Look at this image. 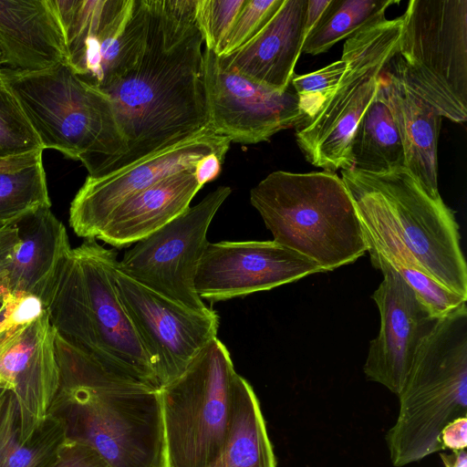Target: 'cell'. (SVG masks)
Listing matches in <instances>:
<instances>
[{"label": "cell", "mask_w": 467, "mask_h": 467, "mask_svg": "<svg viewBox=\"0 0 467 467\" xmlns=\"http://www.w3.org/2000/svg\"><path fill=\"white\" fill-rule=\"evenodd\" d=\"M196 1L145 0L146 29L138 55L103 90L128 148L111 171L208 128Z\"/></svg>", "instance_id": "6da1fadb"}, {"label": "cell", "mask_w": 467, "mask_h": 467, "mask_svg": "<svg viewBox=\"0 0 467 467\" xmlns=\"http://www.w3.org/2000/svg\"><path fill=\"white\" fill-rule=\"evenodd\" d=\"M55 354L58 387L47 414L66 440L111 467H167L161 389L113 374L57 334Z\"/></svg>", "instance_id": "7a4b0ae2"}, {"label": "cell", "mask_w": 467, "mask_h": 467, "mask_svg": "<svg viewBox=\"0 0 467 467\" xmlns=\"http://www.w3.org/2000/svg\"><path fill=\"white\" fill-rule=\"evenodd\" d=\"M117 253L86 238L71 248L44 304L55 332L113 374L161 389L117 293Z\"/></svg>", "instance_id": "3957f363"}, {"label": "cell", "mask_w": 467, "mask_h": 467, "mask_svg": "<svg viewBox=\"0 0 467 467\" xmlns=\"http://www.w3.org/2000/svg\"><path fill=\"white\" fill-rule=\"evenodd\" d=\"M250 202L274 242L316 262L323 272L368 252L353 201L334 171H273L252 188Z\"/></svg>", "instance_id": "277c9868"}, {"label": "cell", "mask_w": 467, "mask_h": 467, "mask_svg": "<svg viewBox=\"0 0 467 467\" xmlns=\"http://www.w3.org/2000/svg\"><path fill=\"white\" fill-rule=\"evenodd\" d=\"M43 149L81 161L88 176L110 172L128 151L112 102L67 63L37 72L0 68Z\"/></svg>", "instance_id": "5b68a950"}, {"label": "cell", "mask_w": 467, "mask_h": 467, "mask_svg": "<svg viewBox=\"0 0 467 467\" xmlns=\"http://www.w3.org/2000/svg\"><path fill=\"white\" fill-rule=\"evenodd\" d=\"M361 225L406 248L419 268L467 298V267L454 212L429 195L406 169L368 173L341 171Z\"/></svg>", "instance_id": "8992f818"}, {"label": "cell", "mask_w": 467, "mask_h": 467, "mask_svg": "<svg viewBox=\"0 0 467 467\" xmlns=\"http://www.w3.org/2000/svg\"><path fill=\"white\" fill-rule=\"evenodd\" d=\"M385 440L394 467L442 451L441 432L467 416V306L440 318L420 343Z\"/></svg>", "instance_id": "52a82bcc"}, {"label": "cell", "mask_w": 467, "mask_h": 467, "mask_svg": "<svg viewBox=\"0 0 467 467\" xmlns=\"http://www.w3.org/2000/svg\"><path fill=\"white\" fill-rule=\"evenodd\" d=\"M398 50L387 64L441 118L467 119V0H410Z\"/></svg>", "instance_id": "ba28073f"}, {"label": "cell", "mask_w": 467, "mask_h": 467, "mask_svg": "<svg viewBox=\"0 0 467 467\" xmlns=\"http://www.w3.org/2000/svg\"><path fill=\"white\" fill-rule=\"evenodd\" d=\"M217 337L161 389L167 467H216L224 453L238 377Z\"/></svg>", "instance_id": "9c48e42d"}, {"label": "cell", "mask_w": 467, "mask_h": 467, "mask_svg": "<svg viewBox=\"0 0 467 467\" xmlns=\"http://www.w3.org/2000/svg\"><path fill=\"white\" fill-rule=\"evenodd\" d=\"M401 24V16L386 18L347 38L341 56L347 67L334 94L310 119L295 128L296 144L310 164L334 172L351 170V136L398 50Z\"/></svg>", "instance_id": "30bf717a"}, {"label": "cell", "mask_w": 467, "mask_h": 467, "mask_svg": "<svg viewBox=\"0 0 467 467\" xmlns=\"http://www.w3.org/2000/svg\"><path fill=\"white\" fill-rule=\"evenodd\" d=\"M64 34L67 64L103 91L134 62L146 29L145 0H50Z\"/></svg>", "instance_id": "8fae6325"}, {"label": "cell", "mask_w": 467, "mask_h": 467, "mask_svg": "<svg viewBox=\"0 0 467 467\" xmlns=\"http://www.w3.org/2000/svg\"><path fill=\"white\" fill-rule=\"evenodd\" d=\"M231 192L229 186H218L200 202L135 243L118 262V269L184 307L197 312L211 310L198 296L194 281L209 244V226Z\"/></svg>", "instance_id": "7c38bea8"}, {"label": "cell", "mask_w": 467, "mask_h": 467, "mask_svg": "<svg viewBox=\"0 0 467 467\" xmlns=\"http://www.w3.org/2000/svg\"><path fill=\"white\" fill-rule=\"evenodd\" d=\"M119 300L150 358L161 389L180 377L193 358L217 337L219 317L184 307L118 269Z\"/></svg>", "instance_id": "4fadbf2b"}, {"label": "cell", "mask_w": 467, "mask_h": 467, "mask_svg": "<svg viewBox=\"0 0 467 467\" xmlns=\"http://www.w3.org/2000/svg\"><path fill=\"white\" fill-rule=\"evenodd\" d=\"M231 140L207 128L175 145L99 177L88 176L69 208V225L80 237L96 239L112 212L160 180L193 169L202 157H225Z\"/></svg>", "instance_id": "5bb4252c"}, {"label": "cell", "mask_w": 467, "mask_h": 467, "mask_svg": "<svg viewBox=\"0 0 467 467\" xmlns=\"http://www.w3.org/2000/svg\"><path fill=\"white\" fill-rule=\"evenodd\" d=\"M208 128L231 142L255 144L303 119L299 100L290 86L278 91L223 70L217 56L204 48Z\"/></svg>", "instance_id": "9a60e30c"}, {"label": "cell", "mask_w": 467, "mask_h": 467, "mask_svg": "<svg viewBox=\"0 0 467 467\" xmlns=\"http://www.w3.org/2000/svg\"><path fill=\"white\" fill-rule=\"evenodd\" d=\"M314 261L274 241L209 243L194 285L202 300L223 301L322 273Z\"/></svg>", "instance_id": "2e32d148"}, {"label": "cell", "mask_w": 467, "mask_h": 467, "mask_svg": "<svg viewBox=\"0 0 467 467\" xmlns=\"http://www.w3.org/2000/svg\"><path fill=\"white\" fill-rule=\"evenodd\" d=\"M368 253L383 280L371 296L380 314V328L369 343L363 371L368 380L398 396L420 343L438 319L379 253Z\"/></svg>", "instance_id": "e0dca14e"}, {"label": "cell", "mask_w": 467, "mask_h": 467, "mask_svg": "<svg viewBox=\"0 0 467 467\" xmlns=\"http://www.w3.org/2000/svg\"><path fill=\"white\" fill-rule=\"evenodd\" d=\"M55 334L46 310L0 346V377L16 400L23 439L47 417L58 387Z\"/></svg>", "instance_id": "ac0fdd59"}, {"label": "cell", "mask_w": 467, "mask_h": 467, "mask_svg": "<svg viewBox=\"0 0 467 467\" xmlns=\"http://www.w3.org/2000/svg\"><path fill=\"white\" fill-rule=\"evenodd\" d=\"M307 0H284L265 26L235 51L217 57L220 67L270 88L291 86L306 36Z\"/></svg>", "instance_id": "d6986e66"}, {"label": "cell", "mask_w": 467, "mask_h": 467, "mask_svg": "<svg viewBox=\"0 0 467 467\" xmlns=\"http://www.w3.org/2000/svg\"><path fill=\"white\" fill-rule=\"evenodd\" d=\"M2 67L37 72L67 63L66 44L50 0H0Z\"/></svg>", "instance_id": "ffe728a7"}, {"label": "cell", "mask_w": 467, "mask_h": 467, "mask_svg": "<svg viewBox=\"0 0 467 467\" xmlns=\"http://www.w3.org/2000/svg\"><path fill=\"white\" fill-rule=\"evenodd\" d=\"M50 208L40 207L15 225L19 244L2 281L11 294L33 295L44 301L71 250L66 228Z\"/></svg>", "instance_id": "44dd1931"}, {"label": "cell", "mask_w": 467, "mask_h": 467, "mask_svg": "<svg viewBox=\"0 0 467 467\" xmlns=\"http://www.w3.org/2000/svg\"><path fill=\"white\" fill-rule=\"evenodd\" d=\"M202 188L193 169L167 176L117 207L96 239L116 248L135 244L188 209Z\"/></svg>", "instance_id": "7402d4cb"}, {"label": "cell", "mask_w": 467, "mask_h": 467, "mask_svg": "<svg viewBox=\"0 0 467 467\" xmlns=\"http://www.w3.org/2000/svg\"><path fill=\"white\" fill-rule=\"evenodd\" d=\"M379 83L398 129L405 168L433 198L438 185V142L441 117L385 68Z\"/></svg>", "instance_id": "603a6c76"}, {"label": "cell", "mask_w": 467, "mask_h": 467, "mask_svg": "<svg viewBox=\"0 0 467 467\" xmlns=\"http://www.w3.org/2000/svg\"><path fill=\"white\" fill-rule=\"evenodd\" d=\"M349 155V171L385 173L405 168L403 145L379 82L353 131Z\"/></svg>", "instance_id": "cb8c5ba5"}, {"label": "cell", "mask_w": 467, "mask_h": 467, "mask_svg": "<svg viewBox=\"0 0 467 467\" xmlns=\"http://www.w3.org/2000/svg\"><path fill=\"white\" fill-rule=\"evenodd\" d=\"M66 441L61 422L49 414L23 439L16 400L6 393L0 405V467H49Z\"/></svg>", "instance_id": "d4e9b609"}, {"label": "cell", "mask_w": 467, "mask_h": 467, "mask_svg": "<svg viewBox=\"0 0 467 467\" xmlns=\"http://www.w3.org/2000/svg\"><path fill=\"white\" fill-rule=\"evenodd\" d=\"M398 0H330L318 22L305 38L302 54L328 51L359 29L386 19V11Z\"/></svg>", "instance_id": "484cf974"}, {"label": "cell", "mask_w": 467, "mask_h": 467, "mask_svg": "<svg viewBox=\"0 0 467 467\" xmlns=\"http://www.w3.org/2000/svg\"><path fill=\"white\" fill-rule=\"evenodd\" d=\"M43 206L51 207L43 161L0 172V232Z\"/></svg>", "instance_id": "4316f807"}, {"label": "cell", "mask_w": 467, "mask_h": 467, "mask_svg": "<svg viewBox=\"0 0 467 467\" xmlns=\"http://www.w3.org/2000/svg\"><path fill=\"white\" fill-rule=\"evenodd\" d=\"M44 150L17 99L0 74V159Z\"/></svg>", "instance_id": "83f0119b"}, {"label": "cell", "mask_w": 467, "mask_h": 467, "mask_svg": "<svg viewBox=\"0 0 467 467\" xmlns=\"http://www.w3.org/2000/svg\"><path fill=\"white\" fill-rule=\"evenodd\" d=\"M346 67V62L340 58L317 71L293 77L291 87L303 113L297 125L310 119L334 94Z\"/></svg>", "instance_id": "f1b7e54d"}, {"label": "cell", "mask_w": 467, "mask_h": 467, "mask_svg": "<svg viewBox=\"0 0 467 467\" xmlns=\"http://www.w3.org/2000/svg\"><path fill=\"white\" fill-rule=\"evenodd\" d=\"M389 264L400 274L420 302L435 318L440 319L466 304V297L436 282L421 270Z\"/></svg>", "instance_id": "f546056e"}, {"label": "cell", "mask_w": 467, "mask_h": 467, "mask_svg": "<svg viewBox=\"0 0 467 467\" xmlns=\"http://www.w3.org/2000/svg\"><path fill=\"white\" fill-rule=\"evenodd\" d=\"M284 0H244L217 57L230 54L251 40L269 21Z\"/></svg>", "instance_id": "4dcf8cb0"}, {"label": "cell", "mask_w": 467, "mask_h": 467, "mask_svg": "<svg viewBox=\"0 0 467 467\" xmlns=\"http://www.w3.org/2000/svg\"><path fill=\"white\" fill-rule=\"evenodd\" d=\"M244 0H197L195 16L205 47L217 54Z\"/></svg>", "instance_id": "1f68e13d"}, {"label": "cell", "mask_w": 467, "mask_h": 467, "mask_svg": "<svg viewBox=\"0 0 467 467\" xmlns=\"http://www.w3.org/2000/svg\"><path fill=\"white\" fill-rule=\"evenodd\" d=\"M49 467H111L99 451L86 444L67 441Z\"/></svg>", "instance_id": "d6a6232c"}, {"label": "cell", "mask_w": 467, "mask_h": 467, "mask_svg": "<svg viewBox=\"0 0 467 467\" xmlns=\"http://www.w3.org/2000/svg\"><path fill=\"white\" fill-rule=\"evenodd\" d=\"M442 450L451 451L465 450L467 446V416L448 423L441 432Z\"/></svg>", "instance_id": "836d02e7"}, {"label": "cell", "mask_w": 467, "mask_h": 467, "mask_svg": "<svg viewBox=\"0 0 467 467\" xmlns=\"http://www.w3.org/2000/svg\"><path fill=\"white\" fill-rule=\"evenodd\" d=\"M224 158L217 153H209L197 161L193 167V174L202 187L218 177Z\"/></svg>", "instance_id": "e575fe53"}, {"label": "cell", "mask_w": 467, "mask_h": 467, "mask_svg": "<svg viewBox=\"0 0 467 467\" xmlns=\"http://www.w3.org/2000/svg\"><path fill=\"white\" fill-rule=\"evenodd\" d=\"M18 244L19 237L15 226L0 232V283L4 279Z\"/></svg>", "instance_id": "d590c367"}, {"label": "cell", "mask_w": 467, "mask_h": 467, "mask_svg": "<svg viewBox=\"0 0 467 467\" xmlns=\"http://www.w3.org/2000/svg\"><path fill=\"white\" fill-rule=\"evenodd\" d=\"M43 150L28 154L0 159V172L14 171L24 169L42 161Z\"/></svg>", "instance_id": "8d00e7d4"}, {"label": "cell", "mask_w": 467, "mask_h": 467, "mask_svg": "<svg viewBox=\"0 0 467 467\" xmlns=\"http://www.w3.org/2000/svg\"><path fill=\"white\" fill-rule=\"evenodd\" d=\"M329 3L330 0H307L306 13V36L314 27V26L318 22Z\"/></svg>", "instance_id": "74e56055"}, {"label": "cell", "mask_w": 467, "mask_h": 467, "mask_svg": "<svg viewBox=\"0 0 467 467\" xmlns=\"http://www.w3.org/2000/svg\"><path fill=\"white\" fill-rule=\"evenodd\" d=\"M20 328L16 327L11 321L8 315V308L5 304L4 308L0 311V346L4 344L7 339H9Z\"/></svg>", "instance_id": "f35d334b"}, {"label": "cell", "mask_w": 467, "mask_h": 467, "mask_svg": "<svg viewBox=\"0 0 467 467\" xmlns=\"http://www.w3.org/2000/svg\"><path fill=\"white\" fill-rule=\"evenodd\" d=\"M442 467H467V452L465 450L440 452Z\"/></svg>", "instance_id": "ab89813d"}, {"label": "cell", "mask_w": 467, "mask_h": 467, "mask_svg": "<svg viewBox=\"0 0 467 467\" xmlns=\"http://www.w3.org/2000/svg\"><path fill=\"white\" fill-rule=\"evenodd\" d=\"M11 293L0 283V311L4 308Z\"/></svg>", "instance_id": "60d3db41"}, {"label": "cell", "mask_w": 467, "mask_h": 467, "mask_svg": "<svg viewBox=\"0 0 467 467\" xmlns=\"http://www.w3.org/2000/svg\"><path fill=\"white\" fill-rule=\"evenodd\" d=\"M216 467H242L236 462L223 454L220 463Z\"/></svg>", "instance_id": "b9f144b4"}, {"label": "cell", "mask_w": 467, "mask_h": 467, "mask_svg": "<svg viewBox=\"0 0 467 467\" xmlns=\"http://www.w3.org/2000/svg\"><path fill=\"white\" fill-rule=\"evenodd\" d=\"M9 391L7 384L0 377V405L2 404L6 393Z\"/></svg>", "instance_id": "7bdbcfd3"}, {"label": "cell", "mask_w": 467, "mask_h": 467, "mask_svg": "<svg viewBox=\"0 0 467 467\" xmlns=\"http://www.w3.org/2000/svg\"><path fill=\"white\" fill-rule=\"evenodd\" d=\"M2 67V59H1V53H0V68Z\"/></svg>", "instance_id": "ee69618b"}]
</instances>
